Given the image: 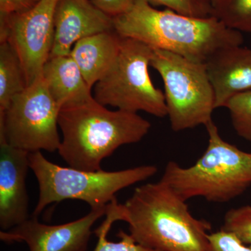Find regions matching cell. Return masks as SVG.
<instances>
[{
    "label": "cell",
    "instance_id": "5b68a950",
    "mask_svg": "<svg viewBox=\"0 0 251 251\" xmlns=\"http://www.w3.org/2000/svg\"><path fill=\"white\" fill-rule=\"evenodd\" d=\"M29 168L39 186V197L32 216L38 217L52 203L78 200L91 209L106 206L116 200L124 188L148 179L156 174L153 165L119 171H86L62 167L49 161L41 151L29 153Z\"/></svg>",
    "mask_w": 251,
    "mask_h": 251
},
{
    "label": "cell",
    "instance_id": "9c48e42d",
    "mask_svg": "<svg viewBox=\"0 0 251 251\" xmlns=\"http://www.w3.org/2000/svg\"><path fill=\"white\" fill-rule=\"evenodd\" d=\"M58 0H40L25 12L0 16V43L14 47L25 73L27 85L42 74L53 46L54 11Z\"/></svg>",
    "mask_w": 251,
    "mask_h": 251
},
{
    "label": "cell",
    "instance_id": "e0dca14e",
    "mask_svg": "<svg viewBox=\"0 0 251 251\" xmlns=\"http://www.w3.org/2000/svg\"><path fill=\"white\" fill-rule=\"evenodd\" d=\"M120 220L117 203H110L103 224L94 232L98 237V242L93 251H156L138 244L130 234L126 233L122 229H120L117 234V237L120 239L119 242L108 241L107 236L112 224Z\"/></svg>",
    "mask_w": 251,
    "mask_h": 251
},
{
    "label": "cell",
    "instance_id": "7c38bea8",
    "mask_svg": "<svg viewBox=\"0 0 251 251\" xmlns=\"http://www.w3.org/2000/svg\"><path fill=\"white\" fill-rule=\"evenodd\" d=\"M111 31H114L113 18L96 7L90 0H58L50 57L70 54L80 39Z\"/></svg>",
    "mask_w": 251,
    "mask_h": 251
},
{
    "label": "cell",
    "instance_id": "5bb4252c",
    "mask_svg": "<svg viewBox=\"0 0 251 251\" xmlns=\"http://www.w3.org/2000/svg\"><path fill=\"white\" fill-rule=\"evenodd\" d=\"M41 75L50 94L60 109L94 97L92 88L71 54L50 57Z\"/></svg>",
    "mask_w": 251,
    "mask_h": 251
},
{
    "label": "cell",
    "instance_id": "ba28073f",
    "mask_svg": "<svg viewBox=\"0 0 251 251\" xmlns=\"http://www.w3.org/2000/svg\"><path fill=\"white\" fill-rule=\"evenodd\" d=\"M59 111L41 75L0 112V140L29 153L58 151Z\"/></svg>",
    "mask_w": 251,
    "mask_h": 251
},
{
    "label": "cell",
    "instance_id": "cb8c5ba5",
    "mask_svg": "<svg viewBox=\"0 0 251 251\" xmlns=\"http://www.w3.org/2000/svg\"><path fill=\"white\" fill-rule=\"evenodd\" d=\"M40 0H0V16L25 12L36 6Z\"/></svg>",
    "mask_w": 251,
    "mask_h": 251
},
{
    "label": "cell",
    "instance_id": "8992f818",
    "mask_svg": "<svg viewBox=\"0 0 251 251\" xmlns=\"http://www.w3.org/2000/svg\"><path fill=\"white\" fill-rule=\"evenodd\" d=\"M152 54L150 46L122 37L116 60L95 85V100L125 111L168 117L164 93L153 85L149 72Z\"/></svg>",
    "mask_w": 251,
    "mask_h": 251
},
{
    "label": "cell",
    "instance_id": "30bf717a",
    "mask_svg": "<svg viewBox=\"0 0 251 251\" xmlns=\"http://www.w3.org/2000/svg\"><path fill=\"white\" fill-rule=\"evenodd\" d=\"M108 204L91 209L83 217L64 224H41L37 217L31 216L9 230H1L0 239L6 243L25 242L29 251H86L92 226L106 215Z\"/></svg>",
    "mask_w": 251,
    "mask_h": 251
},
{
    "label": "cell",
    "instance_id": "ac0fdd59",
    "mask_svg": "<svg viewBox=\"0 0 251 251\" xmlns=\"http://www.w3.org/2000/svg\"><path fill=\"white\" fill-rule=\"evenodd\" d=\"M213 16L229 29L251 34V0H224Z\"/></svg>",
    "mask_w": 251,
    "mask_h": 251
},
{
    "label": "cell",
    "instance_id": "7402d4cb",
    "mask_svg": "<svg viewBox=\"0 0 251 251\" xmlns=\"http://www.w3.org/2000/svg\"><path fill=\"white\" fill-rule=\"evenodd\" d=\"M210 251H251V248L241 242L232 232L221 229L209 234Z\"/></svg>",
    "mask_w": 251,
    "mask_h": 251
},
{
    "label": "cell",
    "instance_id": "d6986e66",
    "mask_svg": "<svg viewBox=\"0 0 251 251\" xmlns=\"http://www.w3.org/2000/svg\"><path fill=\"white\" fill-rule=\"evenodd\" d=\"M225 107L229 110L237 134L251 142V90L234 96Z\"/></svg>",
    "mask_w": 251,
    "mask_h": 251
},
{
    "label": "cell",
    "instance_id": "ffe728a7",
    "mask_svg": "<svg viewBox=\"0 0 251 251\" xmlns=\"http://www.w3.org/2000/svg\"><path fill=\"white\" fill-rule=\"evenodd\" d=\"M222 229L232 232L251 248V206H242L227 211Z\"/></svg>",
    "mask_w": 251,
    "mask_h": 251
},
{
    "label": "cell",
    "instance_id": "277c9868",
    "mask_svg": "<svg viewBox=\"0 0 251 251\" xmlns=\"http://www.w3.org/2000/svg\"><path fill=\"white\" fill-rule=\"evenodd\" d=\"M205 126L208 146L201 158L188 168L168 162L161 180L184 201L228 202L251 185V152L224 140L213 120Z\"/></svg>",
    "mask_w": 251,
    "mask_h": 251
},
{
    "label": "cell",
    "instance_id": "6da1fadb",
    "mask_svg": "<svg viewBox=\"0 0 251 251\" xmlns=\"http://www.w3.org/2000/svg\"><path fill=\"white\" fill-rule=\"evenodd\" d=\"M113 26L121 37L198 62L205 63L219 50L244 42L242 33L226 27L215 16L191 17L158 10L145 0H135L127 12L113 18Z\"/></svg>",
    "mask_w": 251,
    "mask_h": 251
},
{
    "label": "cell",
    "instance_id": "9a60e30c",
    "mask_svg": "<svg viewBox=\"0 0 251 251\" xmlns=\"http://www.w3.org/2000/svg\"><path fill=\"white\" fill-rule=\"evenodd\" d=\"M121 43V36L114 30L87 36L73 47L71 56L90 88L111 68L120 52Z\"/></svg>",
    "mask_w": 251,
    "mask_h": 251
},
{
    "label": "cell",
    "instance_id": "44dd1931",
    "mask_svg": "<svg viewBox=\"0 0 251 251\" xmlns=\"http://www.w3.org/2000/svg\"><path fill=\"white\" fill-rule=\"evenodd\" d=\"M153 6H165L166 9L191 17L206 18L214 15L211 0H145Z\"/></svg>",
    "mask_w": 251,
    "mask_h": 251
},
{
    "label": "cell",
    "instance_id": "2e32d148",
    "mask_svg": "<svg viewBox=\"0 0 251 251\" xmlns=\"http://www.w3.org/2000/svg\"><path fill=\"white\" fill-rule=\"evenodd\" d=\"M27 87L17 52L8 41L0 43V112H4L13 97Z\"/></svg>",
    "mask_w": 251,
    "mask_h": 251
},
{
    "label": "cell",
    "instance_id": "603a6c76",
    "mask_svg": "<svg viewBox=\"0 0 251 251\" xmlns=\"http://www.w3.org/2000/svg\"><path fill=\"white\" fill-rule=\"evenodd\" d=\"M99 10L112 18L125 14L133 6L135 0H90Z\"/></svg>",
    "mask_w": 251,
    "mask_h": 251
},
{
    "label": "cell",
    "instance_id": "7a4b0ae2",
    "mask_svg": "<svg viewBox=\"0 0 251 251\" xmlns=\"http://www.w3.org/2000/svg\"><path fill=\"white\" fill-rule=\"evenodd\" d=\"M62 132L58 153L69 167L86 171L101 170V163L123 146L138 143L151 124L138 113L106 107L92 98L60 109Z\"/></svg>",
    "mask_w": 251,
    "mask_h": 251
},
{
    "label": "cell",
    "instance_id": "4fadbf2b",
    "mask_svg": "<svg viewBox=\"0 0 251 251\" xmlns=\"http://www.w3.org/2000/svg\"><path fill=\"white\" fill-rule=\"evenodd\" d=\"M206 71L215 96V108L251 90V49L232 46L216 51L206 60Z\"/></svg>",
    "mask_w": 251,
    "mask_h": 251
},
{
    "label": "cell",
    "instance_id": "52a82bcc",
    "mask_svg": "<svg viewBox=\"0 0 251 251\" xmlns=\"http://www.w3.org/2000/svg\"><path fill=\"white\" fill-rule=\"evenodd\" d=\"M151 67L163 81L172 129L182 131L212 121L215 96L205 63L153 49Z\"/></svg>",
    "mask_w": 251,
    "mask_h": 251
},
{
    "label": "cell",
    "instance_id": "d4e9b609",
    "mask_svg": "<svg viewBox=\"0 0 251 251\" xmlns=\"http://www.w3.org/2000/svg\"><path fill=\"white\" fill-rule=\"evenodd\" d=\"M223 1H224V0H214V4H213V6H214V8L218 6V5L221 4Z\"/></svg>",
    "mask_w": 251,
    "mask_h": 251
},
{
    "label": "cell",
    "instance_id": "484cf974",
    "mask_svg": "<svg viewBox=\"0 0 251 251\" xmlns=\"http://www.w3.org/2000/svg\"><path fill=\"white\" fill-rule=\"evenodd\" d=\"M211 3H212V4H214V0H211Z\"/></svg>",
    "mask_w": 251,
    "mask_h": 251
},
{
    "label": "cell",
    "instance_id": "3957f363",
    "mask_svg": "<svg viewBox=\"0 0 251 251\" xmlns=\"http://www.w3.org/2000/svg\"><path fill=\"white\" fill-rule=\"evenodd\" d=\"M122 209L129 234L143 247L156 251H210L211 224L195 218L186 201L161 180L135 188Z\"/></svg>",
    "mask_w": 251,
    "mask_h": 251
},
{
    "label": "cell",
    "instance_id": "8fae6325",
    "mask_svg": "<svg viewBox=\"0 0 251 251\" xmlns=\"http://www.w3.org/2000/svg\"><path fill=\"white\" fill-rule=\"evenodd\" d=\"M29 152L0 140V227H16L29 218L26 177Z\"/></svg>",
    "mask_w": 251,
    "mask_h": 251
}]
</instances>
